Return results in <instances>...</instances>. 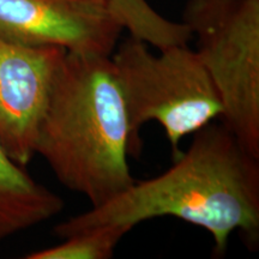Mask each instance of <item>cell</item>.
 Here are the masks:
<instances>
[{"mask_svg":"<svg viewBox=\"0 0 259 259\" xmlns=\"http://www.w3.org/2000/svg\"><path fill=\"white\" fill-rule=\"evenodd\" d=\"M109 8L132 37L157 50L184 46L192 40L189 27L169 21L149 5L147 0H107Z\"/></svg>","mask_w":259,"mask_h":259,"instance_id":"obj_8","label":"cell"},{"mask_svg":"<svg viewBox=\"0 0 259 259\" xmlns=\"http://www.w3.org/2000/svg\"><path fill=\"white\" fill-rule=\"evenodd\" d=\"M176 218L212 238V257H225L238 231L250 251L259 247V157L222 122L193 134L187 151L160 176L136 181L102 205L54 227L58 238L105 225L135 228L156 218Z\"/></svg>","mask_w":259,"mask_h":259,"instance_id":"obj_1","label":"cell"},{"mask_svg":"<svg viewBox=\"0 0 259 259\" xmlns=\"http://www.w3.org/2000/svg\"><path fill=\"white\" fill-rule=\"evenodd\" d=\"M124 27L107 0H0V38L112 56Z\"/></svg>","mask_w":259,"mask_h":259,"instance_id":"obj_5","label":"cell"},{"mask_svg":"<svg viewBox=\"0 0 259 259\" xmlns=\"http://www.w3.org/2000/svg\"><path fill=\"white\" fill-rule=\"evenodd\" d=\"M183 23L221 99V122L259 157V0H189Z\"/></svg>","mask_w":259,"mask_h":259,"instance_id":"obj_4","label":"cell"},{"mask_svg":"<svg viewBox=\"0 0 259 259\" xmlns=\"http://www.w3.org/2000/svg\"><path fill=\"white\" fill-rule=\"evenodd\" d=\"M35 154L92 208L135 183L127 161L131 132L111 56L65 53L38 125Z\"/></svg>","mask_w":259,"mask_h":259,"instance_id":"obj_2","label":"cell"},{"mask_svg":"<svg viewBox=\"0 0 259 259\" xmlns=\"http://www.w3.org/2000/svg\"><path fill=\"white\" fill-rule=\"evenodd\" d=\"M144 41L130 36L112 53L116 80L131 132V156L142 149V126H162L174 157L180 143L222 114V103L208 71L187 45L154 54Z\"/></svg>","mask_w":259,"mask_h":259,"instance_id":"obj_3","label":"cell"},{"mask_svg":"<svg viewBox=\"0 0 259 259\" xmlns=\"http://www.w3.org/2000/svg\"><path fill=\"white\" fill-rule=\"evenodd\" d=\"M131 228L121 225H105L73 233L59 245L30 252L27 259H109L116 246Z\"/></svg>","mask_w":259,"mask_h":259,"instance_id":"obj_9","label":"cell"},{"mask_svg":"<svg viewBox=\"0 0 259 259\" xmlns=\"http://www.w3.org/2000/svg\"><path fill=\"white\" fill-rule=\"evenodd\" d=\"M0 142V241L53 219L63 211L59 194L32 179Z\"/></svg>","mask_w":259,"mask_h":259,"instance_id":"obj_7","label":"cell"},{"mask_svg":"<svg viewBox=\"0 0 259 259\" xmlns=\"http://www.w3.org/2000/svg\"><path fill=\"white\" fill-rule=\"evenodd\" d=\"M54 46H25L0 38V142L21 166L35 154L38 125L54 74L65 53Z\"/></svg>","mask_w":259,"mask_h":259,"instance_id":"obj_6","label":"cell"}]
</instances>
